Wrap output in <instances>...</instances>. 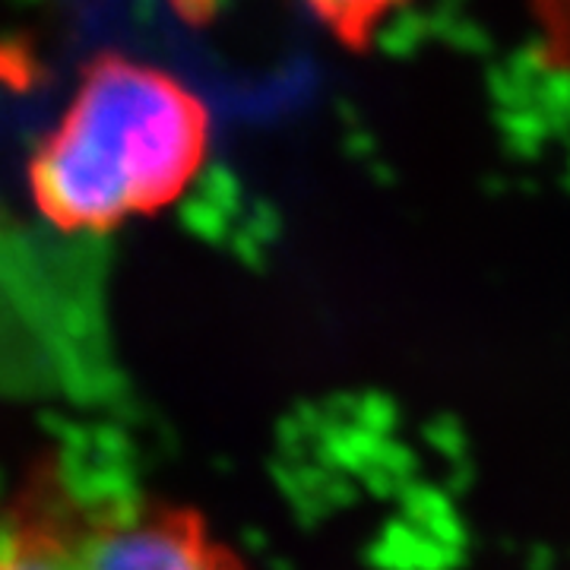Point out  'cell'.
<instances>
[{"label":"cell","mask_w":570,"mask_h":570,"mask_svg":"<svg viewBox=\"0 0 570 570\" xmlns=\"http://www.w3.org/2000/svg\"><path fill=\"white\" fill-rule=\"evenodd\" d=\"M213 153L204 96L159 63L105 51L80 73L26 163L39 219L61 235H111L181 204Z\"/></svg>","instance_id":"obj_1"},{"label":"cell","mask_w":570,"mask_h":570,"mask_svg":"<svg viewBox=\"0 0 570 570\" xmlns=\"http://www.w3.org/2000/svg\"><path fill=\"white\" fill-rule=\"evenodd\" d=\"M0 570H250L204 513L41 456L0 498Z\"/></svg>","instance_id":"obj_2"},{"label":"cell","mask_w":570,"mask_h":570,"mask_svg":"<svg viewBox=\"0 0 570 570\" xmlns=\"http://www.w3.org/2000/svg\"><path fill=\"white\" fill-rule=\"evenodd\" d=\"M314 20L348 51H365L377 32L412 0H298Z\"/></svg>","instance_id":"obj_3"}]
</instances>
